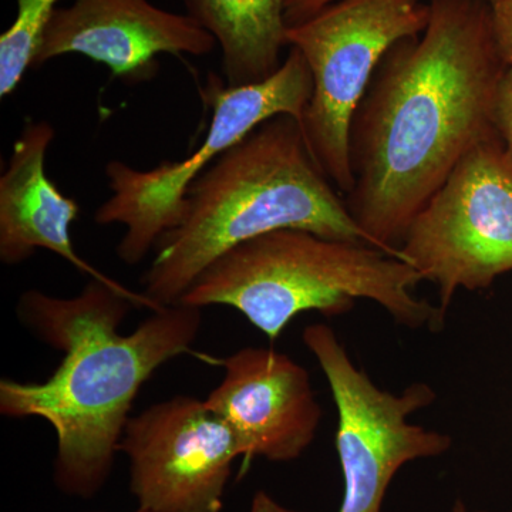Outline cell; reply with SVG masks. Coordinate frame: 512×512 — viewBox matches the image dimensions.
<instances>
[{"label": "cell", "mask_w": 512, "mask_h": 512, "mask_svg": "<svg viewBox=\"0 0 512 512\" xmlns=\"http://www.w3.org/2000/svg\"><path fill=\"white\" fill-rule=\"evenodd\" d=\"M508 67L487 0H430L419 36L387 50L353 116L350 217L373 247L402 259L424 205L471 148L493 136Z\"/></svg>", "instance_id": "obj_1"}, {"label": "cell", "mask_w": 512, "mask_h": 512, "mask_svg": "<svg viewBox=\"0 0 512 512\" xmlns=\"http://www.w3.org/2000/svg\"><path fill=\"white\" fill-rule=\"evenodd\" d=\"M133 308L144 305L97 279L73 298L30 289L16 303L30 335L64 356L45 382L0 380V414L39 417L53 427V480L69 497L100 493L141 387L165 363L192 355L200 336L202 309L183 303L151 311L134 332L121 335Z\"/></svg>", "instance_id": "obj_2"}, {"label": "cell", "mask_w": 512, "mask_h": 512, "mask_svg": "<svg viewBox=\"0 0 512 512\" xmlns=\"http://www.w3.org/2000/svg\"><path fill=\"white\" fill-rule=\"evenodd\" d=\"M281 229L372 245L313 160L301 121L286 114L256 127L192 183L184 220L158 242L143 293L160 308L175 305L225 252Z\"/></svg>", "instance_id": "obj_3"}, {"label": "cell", "mask_w": 512, "mask_h": 512, "mask_svg": "<svg viewBox=\"0 0 512 512\" xmlns=\"http://www.w3.org/2000/svg\"><path fill=\"white\" fill-rule=\"evenodd\" d=\"M421 281L413 266L365 242L281 229L225 252L178 303L228 306L271 340L303 312L343 315L356 299L376 302L406 328L440 329V306L414 296Z\"/></svg>", "instance_id": "obj_4"}, {"label": "cell", "mask_w": 512, "mask_h": 512, "mask_svg": "<svg viewBox=\"0 0 512 512\" xmlns=\"http://www.w3.org/2000/svg\"><path fill=\"white\" fill-rule=\"evenodd\" d=\"M312 90L311 70L296 47H289L278 72L265 82L229 87L211 74L204 90L212 109L210 128L190 156L151 170L110 161L106 177L111 195L94 212V222L126 228L116 248L120 261L128 266L144 261L183 222L192 183L256 127L282 114L302 121Z\"/></svg>", "instance_id": "obj_5"}, {"label": "cell", "mask_w": 512, "mask_h": 512, "mask_svg": "<svg viewBox=\"0 0 512 512\" xmlns=\"http://www.w3.org/2000/svg\"><path fill=\"white\" fill-rule=\"evenodd\" d=\"M430 0H336L289 26L288 45L312 74V97L301 121L313 160L343 198L355 183L349 156L353 116L380 60L429 25Z\"/></svg>", "instance_id": "obj_6"}, {"label": "cell", "mask_w": 512, "mask_h": 512, "mask_svg": "<svg viewBox=\"0 0 512 512\" xmlns=\"http://www.w3.org/2000/svg\"><path fill=\"white\" fill-rule=\"evenodd\" d=\"M402 261L433 282L444 315L458 289L512 272V161L500 136L463 157L404 235Z\"/></svg>", "instance_id": "obj_7"}, {"label": "cell", "mask_w": 512, "mask_h": 512, "mask_svg": "<svg viewBox=\"0 0 512 512\" xmlns=\"http://www.w3.org/2000/svg\"><path fill=\"white\" fill-rule=\"evenodd\" d=\"M302 339L318 360L338 410L336 450L345 480L339 512H382L387 488L404 464L450 450L447 434L409 421L436 400V393L426 383L400 394L379 389L353 365L328 325H309Z\"/></svg>", "instance_id": "obj_8"}, {"label": "cell", "mask_w": 512, "mask_h": 512, "mask_svg": "<svg viewBox=\"0 0 512 512\" xmlns=\"http://www.w3.org/2000/svg\"><path fill=\"white\" fill-rule=\"evenodd\" d=\"M119 451L130 491L148 512H222L237 436L197 397L178 396L130 417Z\"/></svg>", "instance_id": "obj_9"}, {"label": "cell", "mask_w": 512, "mask_h": 512, "mask_svg": "<svg viewBox=\"0 0 512 512\" xmlns=\"http://www.w3.org/2000/svg\"><path fill=\"white\" fill-rule=\"evenodd\" d=\"M215 46L214 36L191 16L150 0H74L53 12L32 69L80 55L109 67L113 76L143 82L156 76L158 56H205Z\"/></svg>", "instance_id": "obj_10"}, {"label": "cell", "mask_w": 512, "mask_h": 512, "mask_svg": "<svg viewBox=\"0 0 512 512\" xmlns=\"http://www.w3.org/2000/svg\"><path fill=\"white\" fill-rule=\"evenodd\" d=\"M224 377L205 403L237 436L242 457L296 460L318 433L322 409L308 370L269 348H244L221 360Z\"/></svg>", "instance_id": "obj_11"}, {"label": "cell", "mask_w": 512, "mask_h": 512, "mask_svg": "<svg viewBox=\"0 0 512 512\" xmlns=\"http://www.w3.org/2000/svg\"><path fill=\"white\" fill-rule=\"evenodd\" d=\"M55 137V127L49 121H29L13 144L8 170L0 177V262L20 265L37 249H45L90 279L157 311L160 306L143 292L131 291L77 254L70 228L79 218V202L64 195L46 174V154Z\"/></svg>", "instance_id": "obj_12"}, {"label": "cell", "mask_w": 512, "mask_h": 512, "mask_svg": "<svg viewBox=\"0 0 512 512\" xmlns=\"http://www.w3.org/2000/svg\"><path fill=\"white\" fill-rule=\"evenodd\" d=\"M187 15L221 47L229 87L268 80L284 63L286 0H183Z\"/></svg>", "instance_id": "obj_13"}, {"label": "cell", "mask_w": 512, "mask_h": 512, "mask_svg": "<svg viewBox=\"0 0 512 512\" xmlns=\"http://www.w3.org/2000/svg\"><path fill=\"white\" fill-rule=\"evenodd\" d=\"M60 0H16L15 22L0 36V99L18 89Z\"/></svg>", "instance_id": "obj_14"}, {"label": "cell", "mask_w": 512, "mask_h": 512, "mask_svg": "<svg viewBox=\"0 0 512 512\" xmlns=\"http://www.w3.org/2000/svg\"><path fill=\"white\" fill-rule=\"evenodd\" d=\"M495 45L505 66L512 69V0H487Z\"/></svg>", "instance_id": "obj_15"}, {"label": "cell", "mask_w": 512, "mask_h": 512, "mask_svg": "<svg viewBox=\"0 0 512 512\" xmlns=\"http://www.w3.org/2000/svg\"><path fill=\"white\" fill-rule=\"evenodd\" d=\"M494 127L512 161V69L505 72L498 89Z\"/></svg>", "instance_id": "obj_16"}, {"label": "cell", "mask_w": 512, "mask_h": 512, "mask_svg": "<svg viewBox=\"0 0 512 512\" xmlns=\"http://www.w3.org/2000/svg\"><path fill=\"white\" fill-rule=\"evenodd\" d=\"M333 2L336 0H286L285 19L288 28L312 18L326 6L332 5Z\"/></svg>", "instance_id": "obj_17"}, {"label": "cell", "mask_w": 512, "mask_h": 512, "mask_svg": "<svg viewBox=\"0 0 512 512\" xmlns=\"http://www.w3.org/2000/svg\"><path fill=\"white\" fill-rule=\"evenodd\" d=\"M249 512H301L295 510H289V508L284 507V505L279 504L278 501L274 500L268 493L265 491H258L254 495V500H252L251 511Z\"/></svg>", "instance_id": "obj_18"}, {"label": "cell", "mask_w": 512, "mask_h": 512, "mask_svg": "<svg viewBox=\"0 0 512 512\" xmlns=\"http://www.w3.org/2000/svg\"><path fill=\"white\" fill-rule=\"evenodd\" d=\"M453 512H470V511L467 510L466 505H464L463 503H460V501H458V503L456 505H454ZM476 512H487V511H476Z\"/></svg>", "instance_id": "obj_19"}, {"label": "cell", "mask_w": 512, "mask_h": 512, "mask_svg": "<svg viewBox=\"0 0 512 512\" xmlns=\"http://www.w3.org/2000/svg\"><path fill=\"white\" fill-rule=\"evenodd\" d=\"M136 512H148L146 510H141V508H138V510Z\"/></svg>", "instance_id": "obj_20"}]
</instances>
